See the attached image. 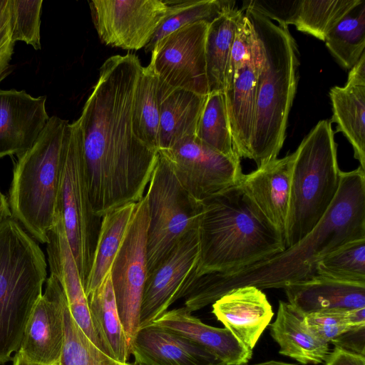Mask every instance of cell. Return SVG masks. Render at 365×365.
Returning <instances> with one entry per match:
<instances>
[{
	"instance_id": "21",
	"label": "cell",
	"mask_w": 365,
	"mask_h": 365,
	"mask_svg": "<svg viewBox=\"0 0 365 365\" xmlns=\"http://www.w3.org/2000/svg\"><path fill=\"white\" fill-rule=\"evenodd\" d=\"M46 252L50 274L61 285L71 317L92 343L103 351L93 327L88 299L66 238L61 215L48 234Z\"/></svg>"
},
{
	"instance_id": "28",
	"label": "cell",
	"mask_w": 365,
	"mask_h": 365,
	"mask_svg": "<svg viewBox=\"0 0 365 365\" xmlns=\"http://www.w3.org/2000/svg\"><path fill=\"white\" fill-rule=\"evenodd\" d=\"M242 13L235 6L209 25L205 44L209 94L225 91L232 46Z\"/></svg>"
},
{
	"instance_id": "33",
	"label": "cell",
	"mask_w": 365,
	"mask_h": 365,
	"mask_svg": "<svg viewBox=\"0 0 365 365\" xmlns=\"http://www.w3.org/2000/svg\"><path fill=\"white\" fill-rule=\"evenodd\" d=\"M195 138L221 154L240 158L235 150L223 92L207 96Z\"/></svg>"
},
{
	"instance_id": "23",
	"label": "cell",
	"mask_w": 365,
	"mask_h": 365,
	"mask_svg": "<svg viewBox=\"0 0 365 365\" xmlns=\"http://www.w3.org/2000/svg\"><path fill=\"white\" fill-rule=\"evenodd\" d=\"M160 108L158 151L194 138L207 96L173 88L158 79Z\"/></svg>"
},
{
	"instance_id": "40",
	"label": "cell",
	"mask_w": 365,
	"mask_h": 365,
	"mask_svg": "<svg viewBox=\"0 0 365 365\" xmlns=\"http://www.w3.org/2000/svg\"><path fill=\"white\" fill-rule=\"evenodd\" d=\"M15 42L10 29L9 0H0V83L11 72Z\"/></svg>"
},
{
	"instance_id": "35",
	"label": "cell",
	"mask_w": 365,
	"mask_h": 365,
	"mask_svg": "<svg viewBox=\"0 0 365 365\" xmlns=\"http://www.w3.org/2000/svg\"><path fill=\"white\" fill-rule=\"evenodd\" d=\"M317 274L338 281L365 284V239L349 242L320 259Z\"/></svg>"
},
{
	"instance_id": "2",
	"label": "cell",
	"mask_w": 365,
	"mask_h": 365,
	"mask_svg": "<svg viewBox=\"0 0 365 365\" xmlns=\"http://www.w3.org/2000/svg\"><path fill=\"white\" fill-rule=\"evenodd\" d=\"M365 239V170L341 172L337 194L324 217L297 243L251 265L197 277L185 297L195 312L232 289L254 286L284 288L316 274V264L345 244Z\"/></svg>"
},
{
	"instance_id": "14",
	"label": "cell",
	"mask_w": 365,
	"mask_h": 365,
	"mask_svg": "<svg viewBox=\"0 0 365 365\" xmlns=\"http://www.w3.org/2000/svg\"><path fill=\"white\" fill-rule=\"evenodd\" d=\"M199 261L200 239L196 227L186 232L165 260L147 276L140 328L153 322L174 302L185 297L197 278Z\"/></svg>"
},
{
	"instance_id": "29",
	"label": "cell",
	"mask_w": 365,
	"mask_h": 365,
	"mask_svg": "<svg viewBox=\"0 0 365 365\" xmlns=\"http://www.w3.org/2000/svg\"><path fill=\"white\" fill-rule=\"evenodd\" d=\"M135 205L136 203L125 205L102 217L91 268L84 287L86 297L102 283L110 272Z\"/></svg>"
},
{
	"instance_id": "17",
	"label": "cell",
	"mask_w": 365,
	"mask_h": 365,
	"mask_svg": "<svg viewBox=\"0 0 365 365\" xmlns=\"http://www.w3.org/2000/svg\"><path fill=\"white\" fill-rule=\"evenodd\" d=\"M46 96L0 89V158L29 150L47 124Z\"/></svg>"
},
{
	"instance_id": "11",
	"label": "cell",
	"mask_w": 365,
	"mask_h": 365,
	"mask_svg": "<svg viewBox=\"0 0 365 365\" xmlns=\"http://www.w3.org/2000/svg\"><path fill=\"white\" fill-rule=\"evenodd\" d=\"M158 153L167 160L181 186L200 202L237 186L243 174L240 158L221 154L195 137Z\"/></svg>"
},
{
	"instance_id": "27",
	"label": "cell",
	"mask_w": 365,
	"mask_h": 365,
	"mask_svg": "<svg viewBox=\"0 0 365 365\" xmlns=\"http://www.w3.org/2000/svg\"><path fill=\"white\" fill-rule=\"evenodd\" d=\"M333 115L330 120L337 124L351 143L354 158L365 170V85L334 86L329 91Z\"/></svg>"
},
{
	"instance_id": "4",
	"label": "cell",
	"mask_w": 365,
	"mask_h": 365,
	"mask_svg": "<svg viewBox=\"0 0 365 365\" xmlns=\"http://www.w3.org/2000/svg\"><path fill=\"white\" fill-rule=\"evenodd\" d=\"M259 50L255 118L249 159L257 168L277 158L297 88V49L288 31L251 9H241Z\"/></svg>"
},
{
	"instance_id": "47",
	"label": "cell",
	"mask_w": 365,
	"mask_h": 365,
	"mask_svg": "<svg viewBox=\"0 0 365 365\" xmlns=\"http://www.w3.org/2000/svg\"><path fill=\"white\" fill-rule=\"evenodd\" d=\"M131 365H143V364H141L140 363L134 361L133 363L131 364Z\"/></svg>"
},
{
	"instance_id": "10",
	"label": "cell",
	"mask_w": 365,
	"mask_h": 365,
	"mask_svg": "<svg viewBox=\"0 0 365 365\" xmlns=\"http://www.w3.org/2000/svg\"><path fill=\"white\" fill-rule=\"evenodd\" d=\"M148 225V202L144 195L135 205L110 268L115 304L130 350L140 328V312L147 277Z\"/></svg>"
},
{
	"instance_id": "6",
	"label": "cell",
	"mask_w": 365,
	"mask_h": 365,
	"mask_svg": "<svg viewBox=\"0 0 365 365\" xmlns=\"http://www.w3.org/2000/svg\"><path fill=\"white\" fill-rule=\"evenodd\" d=\"M47 264L36 240L14 218L0 223V364L18 351L42 295Z\"/></svg>"
},
{
	"instance_id": "36",
	"label": "cell",
	"mask_w": 365,
	"mask_h": 365,
	"mask_svg": "<svg viewBox=\"0 0 365 365\" xmlns=\"http://www.w3.org/2000/svg\"><path fill=\"white\" fill-rule=\"evenodd\" d=\"M94 345L71 317L67 302L64 307V342L59 365H127Z\"/></svg>"
},
{
	"instance_id": "48",
	"label": "cell",
	"mask_w": 365,
	"mask_h": 365,
	"mask_svg": "<svg viewBox=\"0 0 365 365\" xmlns=\"http://www.w3.org/2000/svg\"><path fill=\"white\" fill-rule=\"evenodd\" d=\"M127 365H131V364L130 363H128Z\"/></svg>"
},
{
	"instance_id": "38",
	"label": "cell",
	"mask_w": 365,
	"mask_h": 365,
	"mask_svg": "<svg viewBox=\"0 0 365 365\" xmlns=\"http://www.w3.org/2000/svg\"><path fill=\"white\" fill-rule=\"evenodd\" d=\"M348 310L323 311L304 315L308 329L321 340L331 342L351 328L347 318Z\"/></svg>"
},
{
	"instance_id": "12",
	"label": "cell",
	"mask_w": 365,
	"mask_h": 365,
	"mask_svg": "<svg viewBox=\"0 0 365 365\" xmlns=\"http://www.w3.org/2000/svg\"><path fill=\"white\" fill-rule=\"evenodd\" d=\"M210 23L187 24L159 41L148 64L158 79L176 88L208 96L205 44Z\"/></svg>"
},
{
	"instance_id": "44",
	"label": "cell",
	"mask_w": 365,
	"mask_h": 365,
	"mask_svg": "<svg viewBox=\"0 0 365 365\" xmlns=\"http://www.w3.org/2000/svg\"><path fill=\"white\" fill-rule=\"evenodd\" d=\"M9 217H11V212L8 200L0 190V223Z\"/></svg>"
},
{
	"instance_id": "34",
	"label": "cell",
	"mask_w": 365,
	"mask_h": 365,
	"mask_svg": "<svg viewBox=\"0 0 365 365\" xmlns=\"http://www.w3.org/2000/svg\"><path fill=\"white\" fill-rule=\"evenodd\" d=\"M360 0H299L296 29L324 41L326 35Z\"/></svg>"
},
{
	"instance_id": "41",
	"label": "cell",
	"mask_w": 365,
	"mask_h": 365,
	"mask_svg": "<svg viewBox=\"0 0 365 365\" xmlns=\"http://www.w3.org/2000/svg\"><path fill=\"white\" fill-rule=\"evenodd\" d=\"M331 344L344 350L365 356V326L349 329L334 339Z\"/></svg>"
},
{
	"instance_id": "16",
	"label": "cell",
	"mask_w": 365,
	"mask_h": 365,
	"mask_svg": "<svg viewBox=\"0 0 365 365\" xmlns=\"http://www.w3.org/2000/svg\"><path fill=\"white\" fill-rule=\"evenodd\" d=\"M259 63L257 41L245 58L229 61L224 93L234 145L240 158L250 156Z\"/></svg>"
},
{
	"instance_id": "39",
	"label": "cell",
	"mask_w": 365,
	"mask_h": 365,
	"mask_svg": "<svg viewBox=\"0 0 365 365\" xmlns=\"http://www.w3.org/2000/svg\"><path fill=\"white\" fill-rule=\"evenodd\" d=\"M299 0L275 1L255 0L243 1L242 9L251 8L268 18L279 23V26L288 28L293 21L299 6Z\"/></svg>"
},
{
	"instance_id": "43",
	"label": "cell",
	"mask_w": 365,
	"mask_h": 365,
	"mask_svg": "<svg viewBox=\"0 0 365 365\" xmlns=\"http://www.w3.org/2000/svg\"><path fill=\"white\" fill-rule=\"evenodd\" d=\"M346 84L365 85V52L350 69Z\"/></svg>"
},
{
	"instance_id": "1",
	"label": "cell",
	"mask_w": 365,
	"mask_h": 365,
	"mask_svg": "<svg viewBox=\"0 0 365 365\" xmlns=\"http://www.w3.org/2000/svg\"><path fill=\"white\" fill-rule=\"evenodd\" d=\"M143 66L133 53L107 58L78 118L93 210L106 213L143 197L159 153L133 128Z\"/></svg>"
},
{
	"instance_id": "18",
	"label": "cell",
	"mask_w": 365,
	"mask_h": 365,
	"mask_svg": "<svg viewBox=\"0 0 365 365\" xmlns=\"http://www.w3.org/2000/svg\"><path fill=\"white\" fill-rule=\"evenodd\" d=\"M295 157L296 152H294L270 161L249 174H242L237 185L284 240Z\"/></svg>"
},
{
	"instance_id": "8",
	"label": "cell",
	"mask_w": 365,
	"mask_h": 365,
	"mask_svg": "<svg viewBox=\"0 0 365 365\" xmlns=\"http://www.w3.org/2000/svg\"><path fill=\"white\" fill-rule=\"evenodd\" d=\"M59 212L84 288L91 268L102 217L96 215L91 202L82 132L78 120L68 123L65 130Z\"/></svg>"
},
{
	"instance_id": "19",
	"label": "cell",
	"mask_w": 365,
	"mask_h": 365,
	"mask_svg": "<svg viewBox=\"0 0 365 365\" xmlns=\"http://www.w3.org/2000/svg\"><path fill=\"white\" fill-rule=\"evenodd\" d=\"M212 312L225 328L251 351L274 316L266 295L254 286L230 290L212 304Z\"/></svg>"
},
{
	"instance_id": "13",
	"label": "cell",
	"mask_w": 365,
	"mask_h": 365,
	"mask_svg": "<svg viewBox=\"0 0 365 365\" xmlns=\"http://www.w3.org/2000/svg\"><path fill=\"white\" fill-rule=\"evenodd\" d=\"M89 8L101 41L114 48L145 47L168 13L166 1L92 0Z\"/></svg>"
},
{
	"instance_id": "26",
	"label": "cell",
	"mask_w": 365,
	"mask_h": 365,
	"mask_svg": "<svg viewBox=\"0 0 365 365\" xmlns=\"http://www.w3.org/2000/svg\"><path fill=\"white\" fill-rule=\"evenodd\" d=\"M87 299L93 327L103 351L122 364L128 363L131 354L115 304L110 270Z\"/></svg>"
},
{
	"instance_id": "5",
	"label": "cell",
	"mask_w": 365,
	"mask_h": 365,
	"mask_svg": "<svg viewBox=\"0 0 365 365\" xmlns=\"http://www.w3.org/2000/svg\"><path fill=\"white\" fill-rule=\"evenodd\" d=\"M68 121L50 117L34 145L17 155L9 192L11 216L36 241L48 242L59 212L62 148Z\"/></svg>"
},
{
	"instance_id": "22",
	"label": "cell",
	"mask_w": 365,
	"mask_h": 365,
	"mask_svg": "<svg viewBox=\"0 0 365 365\" xmlns=\"http://www.w3.org/2000/svg\"><path fill=\"white\" fill-rule=\"evenodd\" d=\"M284 289L288 302L303 315L365 307V284L344 282L316 274L289 284Z\"/></svg>"
},
{
	"instance_id": "37",
	"label": "cell",
	"mask_w": 365,
	"mask_h": 365,
	"mask_svg": "<svg viewBox=\"0 0 365 365\" xmlns=\"http://www.w3.org/2000/svg\"><path fill=\"white\" fill-rule=\"evenodd\" d=\"M43 0H9L11 36L14 42L24 41L41 49V15Z\"/></svg>"
},
{
	"instance_id": "30",
	"label": "cell",
	"mask_w": 365,
	"mask_h": 365,
	"mask_svg": "<svg viewBox=\"0 0 365 365\" xmlns=\"http://www.w3.org/2000/svg\"><path fill=\"white\" fill-rule=\"evenodd\" d=\"M324 41L339 65L350 70L365 52V1L360 0L328 32Z\"/></svg>"
},
{
	"instance_id": "32",
	"label": "cell",
	"mask_w": 365,
	"mask_h": 365,
	"mask_svg": "<svg viewBox=\"0 0 365 365\" xmlns=\"http://www.w3.org/2000/svg\"><path fill=\"white\" fill-rule=\"evenodd\" d=\"M157 92V76L149 65L143 67L133 102V128L137 138L158 151L160 108Z\"/></svg>"
},
{
	"instance_id": "31",
	"label": "cell",
	"mask_w": 365,
	"mask_h": 365,
	"mask_svg": "<svg viewBox=\"0 0 365 365\" xmlns=\"http://www.w3.org/2000/svg\"><path fill=\"white\" fill-rule=\"evenodd\" d=\"M166 2V17L145 47L146 53L151 52L159 41L181 27L198 21L210 24L225 11L235 7V1L229 0H174Z\"/></svg>"
},
{
	"instance_id": "42",
	"label": "cell",
	"mask_w": 365,
	"mask_h": 365,
	"mask_svg": "<svg viewBox=\"0 0 365 365\" xmlns=\"http://www.w3.org/2000/svg\"><path fill=\"white\" fill-rule=\"evenodd\" d=\"M324 365H365V356L334 346L325 359Z\"/></svg>"
},
{
	"instance_id": "45",
	"label": "cell",
	"mask_w": 365,
	"mask_h": 365,
	"mask_svg": "<svg viewBox=\"0 0 365 365\" xmlns=\"http://www.w3.org/2000/svg\"><path fill=\"white\" fill-rule=\"evenodd\" d=\"M12 360L13 365H38L25 359L19 351L16 352Z\"/></svg>"
},
{
	"instance_id": "7",
	"label": "cell",
	"mask_w": 365,
	"mask_h": 365,
	"mask_svg": "<svg viewBox=\"0 0 365 365\" xmlns=\"http://www.w3.org/2000/svg\"><path fill=\"white\" fill-rule=\"evenodd\" d=\"M330 120L319 121L296 150L290 186L285 248L319 223L339 190L341 172Z\"/></svg>"
},
{
	"instance_id": "24",
	"label": "cell",
	"mask_w": 365,
	"mask_h": 365,
	"mask_svg": "<svg viewBox=\"0 0 365 365\" xmlns=\"http://www.w3.org/2000/svg\"><path fill=\"white\" fill-rule=\"evenodd\" d=\"M198 344L225 365H246L252 351L246 349L226 328L203 323L184 307L165 312L153 322Z\"/></svg>"
},
{
	"instance_id": "25",
	"label": "cell",
	"mask_w": 365,
	"mask_h": 365,
	"mask_svg": "<svg viewBox=\"0 0 365 365\" xmlns=\"http://www.w3.org/2000/svg\"><path fill=\"white\" fill-rule=\"evenodd\" d=\"M304 315L289 302H279L277 317L269 325L270 334L279 346V354L302 364L324 362L329 344L316 336L306 326Z\"/></svg>"
},
{
	"instance_id": "9",
	"label": "cell",
	"mask_w": 365,
	"mask_h": 365,
	"mask_svg": "<svg viewBox=\"0 0 365 365\" xmlns=\"http://www.w3.org/2000/svg\"><path fill=\"white\" fill-rule=\"evenodd\" d=\"M148 185L147 276L165 260L186 232L198 227L202 210V202L181 186L160 153Z\"/></svg>"
},
{
	"instance_id": "3",
	"label": "cell",
	"mask_w": 365,
	"mask_h": 365,
	"mask_svg": "<svg viewBox=\"0 0 365 365\" xmlns=\"http://www.w3.org/2000/svg\"><path fill=\"white\" fill-rule=\"evenodd\" d=\"M202 204L197 277L233 272L285 249L281 233L237 185Z\"/></svg>"
},
{
	"instance_id": "20",
	"label": "cell",
	"mask_w": 365,
	"mask_h": 365,
	"mask_svg": "<svg viewBox=\"0 0 365 365\" xmlns=\"http://www.w3.org/2000/svg\"><path fill=\"white\" fill-rule=\"evenodd\" d=\"M130 354L143 365H225L198 344L154 323L138 329Z\"/></svg>"
},
{
	"instance_id": "15",
	"label": "cell",
	"mask_w": 365,
	"mask_h": 365,
	"mask_svg": "<svg viewBox=\"0 0 365 365\" xmlns=\"http://www.w3.org/2000/svg\"><path fill=\"white\" fill-rule=\"evenodd\" d=\"M64 292L50 274L46 289L36 303L27 322L18 351L38 365H59L64 342Z\"/></svg>"
},
{
	"instance_id": "46",
	"label": "cell",
	"mask_w": 365,
	"mask_h": 365,
	"mask_svg": "<svg viewBox=\"0 0 365 365\" xmlns=\"http://www.w3.org/2000/svg\"><path fill=\"white\" fill-rule=\"evenodd\" d=\"M252 365H296V364L271 360V361H267L255 364H252Z\"/></svg>"
}]
</instances>
